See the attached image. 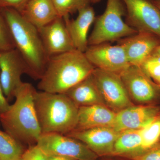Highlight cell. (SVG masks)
<instances>
[{
    "instance_id": "6da1fadb",
    "label": "cell",
    "mask_w": 160,
    "mask_h": 160,
    "mask_svg": "<svg viewBox=\"0 0 160 160\" xmlns=\"http://www.w3.org/2000/svg\"><path fill=\"white\" fill-rule=\"evenodd\" d=\"M95 67L77 49L50 57L38 85L40 91L65 93L92 74Z\"/></svg>"
},
{
    "instance_id": "7a4b0ae2",
    "label": "cell",
    "mask_w": 160,
    "mask_h": 160,
    "mask_svg": "<svg viewBox=\"0 0 160 160\" xmlns=\"http://www.w3.org/2000/svg\"><path fill=\"white\" fill-rule=\"evenodd\" d=\"M36 91L31 84L23 82L15 93L14 103L0 116L5 131L21 143L36 144L42 135L34 106Z\"/></svg>"
},
{
    "instance_id": "3957f363",
    "label": "cell",
    "mask_w": 160,
    "mask_h": 160,
    "mask_svg": "<svg viewBox=\"0 0 160 160\" xmlns=\"http://www.w3.org/2000/svg\"><path fill=\"white\" fill-rule=\"evenodd\" d=\"M15 48L25 61L29 75L39 80L42 75L49 57L46 53L37 27L29 22L22 14L12 8H2Z\"/></svg>"
},
{
    "instance_id": "277c9868",
    "label": "cell",
    "mask_w": 160,
    "mask_h": 160,
    "mask_svg": "<svg viewBox=\"0 0 160 160\" xmlns=\"http://www.w3.org/2000/svg\"><path fill=\"white\" fill-rule=\"evenodd\" d=\"M34 103L42 134L66 135L75 129L79 107L65 93L37 91Z\"/></svg>"
},
{
    "instance_id": "5b68a950",
    "label": "cell",
    "mask_w": 160,
    "mask_h": 160,
    "mask_svg": "<svg viewBox=\"0 0 160 160\" xmlns=\"http://www.w3.org/2000/svg\"><path fill=\"white\" fill-rule=\"evenodd\" d=\"M125 14L122 0H107L105 11L95 20L93 30L88 38L89 46L119 41L137 33L124 22Z\"/></svg>"
},
{
    "instance_id": "8992f818",
    "label": "cell",
    "mask_w": 160,
    "mask_h": 160,
    "mask_svg": "<svg viewBox=\"0 0 160 160\" xmlns=\"http://www.w3.org/2000/svg\"><path fill=\"white\" fill-rule=\"evenodd\" d=\"M119 75L133 103L160 105V86L141 67L130 65Z\"/></svg>"
},
{
    "instance_id": "52a82bcc",
    "label": "cell",
    "mask_w": 160,
    "mask_h": 160,
    "mask_svg": "<svg viewBox=\"0 0 160 160\" xmlns=\"http://www.w3.org/2000/svg\"><path fill=\"white\" fill-rule=\"evenodd\" d=\"M36 144L48 156H59L76 160H97L99 158L84 143L66 135L43 133Z\"/></svg>"
},
{
    "instance_id": "ba28073f",
    "label": "cell",
    "mask_w": 160,
    "mask_h": 160,
    "mask_svg": "<svg viewBox=\"0 0 160 160\" xmlns=\"http://www.w3.org/2000/svg\"><path fill=\"white\" fill-rule=\"evenodd\" d=\"M104 105L116 113L135 105L119 75L95 68L92 73Z\"/></svg>"
},
{
    "instance_id": "9c48e42d",
    "label": "cell",
    "mask_w": 160,
    "mask_h": 160,
    "mask_svg": "<svg viewBox=\"0 0 160 160\" xmlns=\"http://www.w3.org/2000/svg\"><path fill=\"white\" fill-rule=\"evenodd\" d=\"M127 23L138 32L152 33L160 38V10L149 0H122Z\"/></svg>"
},
{
    "instance_id": "30bf717a",
    "label": "cell",
    "mask_w": 160,
    "mask_h": 160,
    "mask_svg": "<svg viewBox=\"0 0 160 160\" xmlns=\"http://www.w3.org/2000/svg\"><path fill=\"white\" fill-rule=\"evenodd\" d=\"M24 73L29 75V69L17 49L0 51V82L8 101L14 98Z\"/></svg>"
},
{
    "instance_id": "8fae6325",
    "label": "cell",
    "mask_w": 160,
    "mask_h": 160,
    "mask_svg": "<svg viewBox=\"0 0 160 160\" xmlns=\"http://www.w3.org/2000/svg\"><path fill=\"white\" fill-rule=\"evenodd\" d=\"M85 55L95 68L119 75L130 66L122 45L109 43L88 46Z\"/></svg>"
},
{
    "instance_id": "7c38bea8",
    "label": "cell",
    "mask_w": 160,
    "mask_h": 160,
    "mask_svg": "<svg viewBox=\"0 0 160 160\" xmlns=\"http://www.w3.org/2000/svg\"><path fill=\"white\" fill-rule=\"evenodd\" d=\"M120 132L112 127H102L73 130L66 135L84 143L99 158H102L111 156Z\"/></svg>"
},
{
    "instance_id": "4fadbf2b",
    "label": "cell",
    "mask_w": 160,
    "mask_h": 160,
    "mask_svg": "<svg viewBox=\"0 0 160 160\" xmlns=\"http://www.w3.org/2000/svg\"><path fill=\"white\" fill-rule=\"evenodd\" d=\"M38 30L49 58L75 49L63 18L58 17Z\"/></svg>"
},
{
    "instance_id": "5bb4252c",
    "label": "cell",
    "mask_w": 160,
    "mask_h": 160,
    "mask_svg": "<svg viewBox=\"0 0 160 160\" xmlns=\"http://www.w3.org/2000/svg\"><path fill=\"white\" fill-rule=\"evenodd\" d=\"M118 42L124 48L129 64L139 67L160 46V38L147 32H138Z\"/></svg>"
},
{
    "instance_id": "9a60e30c",
    "label": "cell",
    "mask_w": 160,
    "mask_h": 160,
    "mask_svg": "<svg viewBox=\"0 0 160 160\" xmlns=\"http://www.w3.org/2000/svg\"><path fill=\"white\" fill-rule=\"evenodd\" d=\"M160 112V105H134L116 113L112 128L121 132L146 127Z\"/></svg>"
},
{
    "instance_id": "2e32d148",
    "label": "cell",
    "mask_w": 160,
    "mask_h": 160,
    "mask_svg": "<svg viewBox=\"0 0 160 160\" xmlns=\"http://www.w3.org/2000/svg\"><path fill=\"white\" fill-rule=\"evenodd\" d=\"M78 12L77 17L75 19H70L69 15L63 18L75 49L85 52L89 46L88 32L96 17L94 9L90 5Z\"/></svg>"
},
{
    "instance_id": "e0dca14e",
    "label": "cell",
    "mask_w": 160,
    "mask_h": 160,
    "mask_svg": "<svg viewBox=\"0 0 160 160\" xmlns=\"http://www.w3.org/2000/svg\"><path fill=\"white\" fill-rule=\"evenodd\" d=\"M116 116V113L105 105L81 106L79 107L77 125L74 130L97 127L112 128Z\"/></svg>"
},
{
    "instance_id": "ac0fdd59",
    "label": "cell",
    "mask_w": 160,
    "mask_h": 160,
    "mask_svg": "<svg viewBox=\"0 0 160 160\" xmlns=\"http://www.w3.org/2000/svg\"><path fill=\"white\" fill-rule=\"evenodd\" d=\"M19 12L38 29L58 17L53 0H29Z\"/></svg>"
},
{
    "instance_id": "d6986e66",
    "label": "cell",
    "mask_w": 160,
    "mask_h": 160,
    "mask_svg": "<svg viewBox=\"0 0 160 160\" xmlns=\"http://www.w3.org/2000/svg\"><path fill=\"white\" fill-rule=\"evenodd\" d=\"M142 129L121 132L115 142L111 157L123 160L130 159L144 152Z\"/></svg>"
},
{
    "instance_id": "ffe728a7",
    "label": "cell",
    "mask_w": 160,
    "mask_h": 160,
    "mask_svg": "<svg viewBox=\"0 0 160 160\" xmlns=\"http://www.w3.org/2000/svg\"><path fill=\"white\" fill-rule=\"evenodd\" d=\"M65 94L78 106L104 105L92 74L69 89Z\"/></svg>"
},
{
    "instance_id": "44dd1931",
    "label": "cell",
    "mask_w": 160,
    "mask_h": 160,
    "mask_svg": "<svg viewBox=\"0 0 160 160\" xmlns=\"http://www.w3.org/2000/svg\"><path fill=\"white\" fill-rule=\"evenodd\" d=\"M24 151L21 142L0 130V160H22Z\"/></svg>"
},
{
    "instance_id": "7402d4cb",
    "label": "cell",
    "mask_w": 160,
    "mask_h": 160,
    "mask_svg": "<svg viewBox=\"0 0 160 160\" xmlns=\"http://www.w3.org/2000/svg\"><path fill=\"white\" fill-rule=\"evenodd\" d=\"M142 133L144 152L160 141V112L142 129Z\"/></svg>"
},
{
    "instance_id": "603a6c76",
    "label": "cell",
    "mask_w": 160,
    "mask_h": 160,
    "mask_svg": "<svg viewBox=\"0 0 160 160\" xmlns=\"http://www.w3.org/2000/svg\"><path fill=\"white\" fill-rule=\"evenodd\" d=\"M58 16L64 18L90 5L91 0H53Z\"/></svg>"
},
{
    "instance_id": "cb8c5ba5",
    "label": "cell",
    "mask_w": 160,
    "mask_h": 160,
    "mask_svg": "<svg viewBox=\"0 0 160 160\" xmlns=\"http://www.w3.org/2000/svg\"><path fill=\"white\" fill-rule=\"evenodd\" d=\"M15 46L8 23L0 7V51L14 49Z\"/></svg>"
},
{
    "instance_id": "d4e9b609",
    "label": "cell",
    "mask_w": 160,
    "mask_h": 160,
    "mask_svg": "<svg viewBox=\"0 0 160 160\" xmlns=\"http://www.w3.org/2000/svg\"><path fill=\"white\" fill-rule=\"evenodd\" d=\"M155 82H160V56L152 54L141 66Z\"/></svg>"
},
{
    "instance_id": "484cf974",
    "label": "cell",
    "mask_w": 160,
    "mask_h": 160,
    "mask_svg": "<svg viewBox=\"0 0 160 160\" xmlns=\"http://www.w3.org/2000/svg\"><path fill=\"white\" fill-rule=\"evenodd\" d=\"M49 156L37 145H32L25 150L22 160H48Z\"/></svg>"
},
{
    "instance_id": "4316f807",
    "label": "cell",
    "mask_w": 160,
    "mask_h": 160,
    "mask_svg": "<svg viewBox=\"0 0 160 160\" xmlns=\"http://www.w3.org/2000/svg\"><path fill=\"white\" fill-rule=\"evenodd\" d=\"M128 160H160V141L142 154Z\"/></svg>"
},
{
    "instance_id": "83f0119b",
    "label": "cell",
    "mask_w": 160,
    "mask_h": 160,
    "mask_svg": "<svg viewBox=\"0 0 160 160\" xmlns=\"http://www.w3.org/2000/svg\"><path fill=\"white\" fill-rule=\"evenodd\" d=\"M28 1L29 0H0V7L2 8H12L19 12Z\"/></svg>"
},
{
    "instance_id": "f1b7e54d",
    "label": "cell",
    "mask_w": 160,
    "mask_h": 160,
    "mask_svg": "<svg viewBox=\"0 0 160 160\" xmlns=\"http://www.w3.org/2000/svg\"><path fill=\"white\" fill-rule=\"evenodd\" d=\"M10 106L8 100L4 94L2 87L0 82V116L8 110Z\"/></svg>"
},
{
    "instance_id": "f546056e",
    "label": "cell",
    "mask_w": 160,
    "mask_h": 160,
    "mask_svg": "<svg viewBox=\"0 0 160 160\" xmlns=\"http://www.w3.org/2000/svg\"><path fill=\"white\" fill-rule=\"evenodd\" d=\"M48 160H76L65 157L59 156H49Z\"/></svg>"
},
{
    "instance_id": "4dcf8cb0",
    "label": "cell",
    "mask_w": 160,
    "mask_h": 160,
    "mask_svg": "<svg viewBox=\"0 0 160 160\" xmlns=\"http://www.w3.org/2000/svg\"><path fill=\"white\" fill-rule=\"evenodd\" d=\"M151 1L160 10V0H152Z\"/></svg>"
},
{
    "instance_id": "1f68e13d",
    "label": "cell",
    "mask_w": 160,
    "mask_h": 160,
    "mask_svg": "<svg viewBox=\"0 0 160 160\" xmlns=\"http://www.w3.org/2000/svg\"><path fill=\"white\" fill-rule=\"evenodd\" d=\"M152 54L160 56V46L158 47L155 49L153 53Z\"/></svg>"
},
{
    "instance_id": "d6a6232c",
    "label": "cell",
    "mask_w": 160,
    "mask_h": 160,
    "mask_svg": "<svg viewBox=\"0 0 160 160\" xmlns=\"http://www.w3.org/2000/svg\"><path fill=\"white\" fill-rule=\"evenodd\" d=\"M103 158H104L105 159L104 160H114L112 159V157H103ZM118 159L119 160H122L120 159H119V158H118Z\"/></svg>"
},
{
    "instance_id": "836d02e7",
    "label": "cell",
    "mask_w": 160,
    "mask_h": 160,
    "mask_svg": "<svg viewBox=\"0 0 160 160\" xmlns=\"http://www.w3.org/2000/svg\"><path fill=\"white\" fill-rule=\"evenodd\" d=\"M101 0H91L92 3H97L99 2Z\"/></svg>"
},
{
    "instance_id": "e575fe53",
    "label": "cell",
    "mask_w": 160,
    "mask_h": 160,
    "mask_svg": "<svg viewBox=\"0 0 160 160\" xmlns=\"http://www.w3.org/2000/svg\"><path fill=\"white\" fill-rule=\"evenodd\" d=\"M158 85V86H159L160 87V82L159 83V84Z\"/></svg>"
}]
</instances>
